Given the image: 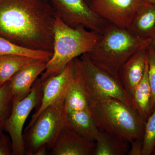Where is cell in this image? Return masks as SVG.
<instances>
[{"instance_id":"6da1fadb","label":"cell","mask_w":155,"mask_h":155,"mask_svg":"<svg viewBox=\"0 0 155 155\" xmlns=\"http://www.w3.org/2000/svg\"><path fill=\"white\" fill-rule=\"evenodd\" d=\"M57 17L45 0H0V36L22 47L53 53Z\"/></svg>"},{"instance_id":"7a4b0ae2","label":"cell","mask_w":155,"mask_h":155,"mask_svg":"<svg viewBox=\"0 0 155 155\" xmlns=\"http://www.w3.org/2000/svg\"><path fill=\"white\" fill-rule=\"evenodd\" d=\"M150 42L151 38L138 36L127 28L109 23L100 41L87 54L97 67L119 81L121 67L137 52L148 47Z\"/></svg>"},{"instance_id":"3957f363","label":"cell","mask_w":155,"mask_h":155,"mask_svg":"<svg viewBox=\"0 0 155 155\" xmlns=\"http://www.w3.org/2000/svg\"><path fill=\"white\" fill-rule=\"evenodd\" d=\"M102 37V35L83 26L70 27L57 17L54 26L52 55L39 78L42 84L62 72L75 58L91 51Z\"/></svg>"},{"instance_id":"277c9868","label":"cell","mask_w":155,"mask_h":155,"mask_svg":"<svg viewBox=\"0 0 155 155\" xmlns=\"http://www.w3.org/2000/svg\"><path fill=\"white\" fill-rule=\"evenodd\" d=\"M88 105L95 123L101 131L130 143L143 140L145 123L131 106L113 98L92 101Z\"/></svg>"},{"instance_id":"5b68a950","label":"cell","mask_w":155,"mask_h":155,"mask_svg":"<svg viewBox=\"0 0 155 155\" xmlns=\"http://www.w3.org/2000/svg\"><path fill=\"white\" fill-rule=\"evenodd\" d=\"M65 99L46 108L26 127L23 135L25 155L49 154L61 131L69 125Z\"/></svg>"},{"instance_id":"8992f818","label":"cell","mask_w":155,"mask_h":155,"mask_svg":"<svg viewBox=\"0 0 155 155\" xmlns=\"http://www.w3.org/2000/svg\"><path fill=\"white\" fill-rule=\"evenodd\" d=\"M75 61L88 103L95 100L113 98L132 107L131 97L119 81L97 67L87 54L75 58Z\"/></svg>"},{"instance_id":"52a82bcc","label":"cell","mask_w":155,"mask_h":155,"mask_svg":"<svg viewBox=\"0 0 155 155\" xmlns=\"http://www.w3.org/2000/svg\"><path fill=\"white\" fill-rule=\"evenodd\" d=\"M42 84L39 78L35 81L30 93L23 99L13 102L11 114L4 126L12 143V155H25L23 127L31 112L41 101Z\"/></svg>"},{"instance_id":"ba28073f","label":"cell","mask_w":155,"mask_h":155,"mask_svg":"<svg viewBox=\"0 0 155 155\" xmlns=\"http://www.w3.org/2000/svg\"><path fill=\"white\" fill-rule=\"evenodd\" d=\"M57 16L73 28L83 26L102 35L108 22L96 14L85 0H48Z\"/></svg>"},{"instance_id":"9c48e42d","label":"cell","mask_w":155,"mask_h":155,"mask_svg":"<svg viewBox=\"0 0 155 155\" xmlns=\"http://www.w3.org/2000/svg\"><path fill=\"white\" fill-rule=\"evenodd\" d=\"M143 0H91L88 5L108 23L125 28L130 27Z\"/></svg>"},{"instance_id":"30bf717a","label":"cell","mask_w":155,"mask_h":155,"mask_svg":"<svg viewBox=\"0 0 155 155\" xmlns=\"http://www.w3.org/2000/svg\"><path fill=\"white\" fill-rule=\"evenodd\" d=\"M73 60L58 75L52 77L42 85V96L38 110L32 115L28 126L32 125L40 114L58 100L65 98L72 80Z\"/></svg>"},{"instance_id":"8fae6325","label":"cell","mask_w":155,"mask_h":155,"mask_svg":"<svg viewBox=\"0 0 155 155\" xmlns=\"http://www.w3.org/2000/svg\"><path fill=\"white\" fill-rule=\"evenodd\" d=\"M95 142L78 134L70 125L65 127L58 137L50 155H94Z\"/></svg>"},{"instance_id":"7c38bea8","label":"cell","mask_w":155,"mask_h":155,"mask_svg":"<svg viewBox=\"0 0 155 155\" xmlns=\"http://www.w3.org/2000/svg\"><path fill=\"white\" fill-rule=\"evenodd\" d=\"M47 62L37 60L12 76L8 81L13 102L19 101L28 95L35 81L45 70Z\"/></svg>"},{"instance_id":"4fadbf2b","label":"cell","mask_w":155,"mask_h":155,"mask_svg":"<svg viewBox=\"0 0 155 155\" xmlns=\"http://www.w3.org/2000/svg\"><path fill=\"white\" fill-rule=\"evenodd\" d=\"M147 48L135 53L119 70V81L131 97L144 75L148 61Z\"/></svg>"},{"instance_id":"5bb4252c","label":"cell","mask_w":155,"mask_h":155,"mask_svg":"<svg viewBox=\"0 0 155 155\" xmlns=\"http://www.w3.org/2000/svg\"><path fill=\"white\" fill-rule=\"evenodd\" d=\"M128 29L138 36L151 38L155 30V5L143 2L134 14Z\"/></svg>"},{"instance_id":"9a60e30c","label":"cell","mask_w":155,"mask_h":155,"mask_svg":"<svg viewBox=\"0 0 155 155\" xmlns=\"http://www.w3.org/2000/svg\"><path fill=\"white\" fill-rule=\"evenodd\" d=\"M148 62H147L144 75L136 87L131 98L132 107L146 123L152 114V97L148 79Z\"/></svg>"},{"instance_id":"2e32d148","label":"cell","mask_w":155,"mask_h":155,"mask_svg":"<svg viewBox=\"0 0 155 155\" xmlns=\"http://www.w3.org/2000/svg\"><path fill=\"white\" fill-rule=\"evenodd\" d=\"M67 114L69 125L74 131L88 140L96 141L100 130L95 123L89 109L67 111Z\"/></svg>"},{"instance_id":"e0dca14e","label":"cell","mask_w":155,"mask_h":155,"mask_svg":"<svg viewBox=\"0 0 155 155\" xmlns=\"http://www.w3.org/2000/svg\"><path fill=\"white\" fill-rule=\"evenodd\" d=\"M65 106L67 111H78L89 109L75 58L73 60V74L65 97Z\"/></svg>"},{"instance_id":"ac0fdd59","label":"cell","mask_w":155,"mask_h":155,"mask_svg":"<svg viewBox=\"0 0 155 155\" xmlns=\"http://www.w3.org/2000/svg\"><path fill=\"white\" fill-rule=\"evenodd\" d=\"M125 140L117 136L101 131L95 141L94 155H125L128 149Z\"/></svg>"},{"instance_id":"d6986e66","label":"cell","mask_w":155,"mask_h":155,"mask_svg":"<svg viewBox=\"0 0 155 155\" xmlns=\"http://www.w3.org/2000/svg\"><path fill=\"white\" fill-rule=\"evenodd\" d=\"M37 60H39L25 56L0 55V87L19 70Z\"/></svg>"},{"instance_id":"ffe728a7","label":"cell","mask_w":155,"mask_h":155,"mask_svg":"<svg viewBox=\"0 0 155 155\" xmlns=\"http://www.w3.org/2000/svg\"><path fill=\"white\" fill-rule=\"evenodd\" d=\"M52 54L53 53L50 52L35 51L22 47L5 38L0 36V55L25 56L48 62Z\"/></svg>"},{"instance_id":"44dd1931","label":"cell","mask_w":155,"mask_h":155,"mask_svg":"<svg viewBox=\"0 0 155 155\" xmlns=\"http://www.w3.org/2000/svg\"><path fill=\"white\" fill-rule=\"evenodd\" d=\"M13 102V96L8 81L0 87V130H4L5 122L11 114Z\"/></svg>"},{"instance_id":"7402d4cb","label":"cell","mask_w":155,"mask_h":155,"mask_svg":"<svg viewBox=\"0 0 155 155\" xmlns=\"http://www.w3.org/2000/svg\"><path fill=\"white\" fill-rule=\"evenodd\" d=\"M155 147V109L145 124L142 155L152 154Z\"/></svg>"},{"instance_id":"603a6c76","label":"cell","mask_w":155,"mask_h":155,"mask_svg":"<svg viewBox=\"0 0 155 155\" xmlns=\"http://www.w3.org/2000/svg\"><path fill=\"white\" fill-rule=\"evenodd\" d=\"M148 79L151 90L153 110L155 109V50L151 46L147 48Z\"/></svg>"},{"instance_id":"cb8c5ba5","label":"cell","mask_w":155,"mask_h":155,"mask_svg":"<svg viewBox=\"0 0 155 155\" xmlns=\"http://www.w3.org/2000/svg\"><path fill=\"white\" fill-rule=\"evenodd\" d=\"M12 150L11 137L0 130V155H12Z\"/></svg>"},{"instance_id":"d4e9b609","label":"cell","mask_w":155,"mask_h":155,"mask_svg":"<svg viewBox=\"0 0 155 155\" xmlns=\"http://www.w3.org/2000/svg\"><path fill=\"white\" fill-rule=\"evenodd\" d=\"M130 149L128 150V155H142L143 150V140H136L131 142Z\"/></svg>"},{"instance_id":"484cf974","label":"cell","mask_w":155,"mask_h":155,"mask_svg":"<svg viewBox=\"0 0 155 155\" xmlns=\"http://www.w3.org/2000/svg\"><path fill=\"white\" fill-rule=\"evenodd\" d=\"M150 45L155 50V30L151 38V42L150 44Z\"/></svg>"},{"instance_id":"4316f807","label":"cell","mask_w":155,"mask_h":155,"mask_svg":"<svg viewBox=\"0 0 155 155\" xmlns=\"http://www.w3.org/2000/svg\"><path fill=\"white\" fill-rule=\"evenodd\" d=\"M143 1L146 2L150 3V4L155 5V0H143Z\"/></svg>"},{"instance_id":"83f0119b","label":"cell","mask_w":155,"mask_h":155,"mask_svg":"<svg viewBox=\"0 0 155 155\" xmlns=\"http://www.w3.org/2000/svg\"><path fill=\"white\" fill-rule=\"evenodd\" d=\"M152 154L155 155V147L153 151Z\"/></svg>"},{"instance_id":"f1b7e54d","label":"cell","mask_w":155,"mask_h":155,"mask_svg":"<svg viewBox=\"0 0 155 155\" xmlns=\"http://www.w3.org/2000/svg\"><path fill=\"white\" fill-rule=\"evenodd\" d=\"M85 1H86L88 3L90 1H91V0H85Z\"/></svg>"},{"instance_id":"f546056e","label":"cell","mask_w":155,"mask_h":155,"mask_svg":"<svg viewBox=\"0 0 155 155\" xmlns=\"http://www.w3.org/2000/svg\"><path fill=\"white\" fill-rule=\"evenodd\" d=\"M45 1H47V2H48V0H45Z\"/></svg>"}]
</instances>
